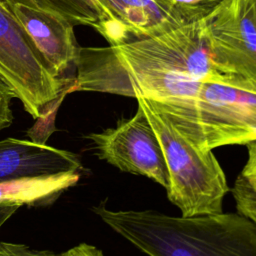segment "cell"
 Returning a JSON list of instances; mask_svg holds the SVG:
<instances>
[{
  "instance_id": "52a82bcc",
  "label": "cell",
  "mask_w": 256,
  "mask_h": 256,
  "mask_svg": "<svg viewBox=\"0 0 256 256\" xmlns=\"http://www.w3.org/2000/svg\"><path fill=\"white\" fill-rule=\"evenodd\" d=\"M100 13L95 30L110 46L148 39L183 26L161 0H93Z\"/></svg>"
},
{
  "instance_id": "ba28073f",
  "label": "cell",
  "mask_w": 256,
  "mask_h": 256,
  "mask_svg": "<svg viewBox=\"0 0 256 256\" xmlns=\"http://www.w3.org/2000/svg\"><path fill=\"white\" fill-rule=\"evenodd\" d=\"M8 6L20 22L32 42L48 63L53 74L67 81L64 77L75 62L79 50L74 34V25L63 16L51 11L29 7L7 0Z\"/></svg>"
},
{
  "instance_id": "30bf717a",
  "label": "cell",
  "mask_w": 256,
  "mask_h": 256,
  "mask_svg": "<svg viewBox=\"0 0 256 256\" xmlns=\"http://www.w3.org/2000/svg\"><path fill=\"white\" fill-rule=\"evenodd\" d=\"M80 172L22 177L0 183V204L39 206L51 204L80 180Z\"/></svg>"
},
{
  "instance_id": "7c38bea8",
  "label": "cell",
  "mask_w": 256,
  "mask_h": 256,
  "mask_svg": "<svg viewBox=\"0 0 256 256\" xmlns=\"http://www.w3.org/2000/svg\"><path fill=\"white\" fill-rule=\"evenodd\" d=\"M182 25L196 23L210 15L223 0H161Z\"/></svg>"
},
{
  "instance_id": "5b68a950",
  "label": "cell",
  "mask_w": 256,
  "mask_h": 256,
  "mask_svg": "<svg viewBox=\"0 0 256 256\" xmlns=\"http://www.w3.org/2000/svg\"><path fill=\"white\" fill-rule=\"evenodd\" d=\"M201 22L218 71L256 83V0H223Z\"/></svg>"
},
{
  "instance_id": "2e32d148",
  "label": "cell",
  "mask_w": 256,
  "mask_h": 256,
  "mask_svg": "<svg viewBox=\"0 0 256 256\" xmlns=\"http://www.w3.org/2000/svg\"><path fill=\"white\" fill-rule=\"evenodd\" d=\"M246 146L248 150V160L240 175L256 190V140L248 143Z\"/></svg>"
},
{
  "instance_id": "9a60e30c",
  "label": "cell",
  "mask_w": 256,
  "mask_h": 256,
  "mask_svg": "<svg viewBox=\"0 0 256 256\" xmlns=\"http://www.w3.org/2000/svg\"><path fill=\"white\" fill-rule=\"evenodd\" d=\"M0 256H60L49 250L31 249L25 244L0 242Z\"/></svg>"
},
{
  "instance_id": "ac0fdd59",
  "label": "cell",
  "mask_w": 256,
  "mask_h": 256,
  "mask_svg": "<svg viewBox=\"0 0 256 256\" xmlns=\"http://www.w3.org/2000/svg\"><path fill=\"white\" fill-rule=\"evenodd\" d=\"M19 206L0 204V228L17 212Z\"/></svg>"
},
{
  "instance_id": "6da1fadb",
  "label": "cell",
  "mask_w": 256,
  "mask_h": 256,
  "mask_svg": "<svg viewBox=\"0 0 256 256\" xmlns=\"http://www.w3.org/2000/svg\"><path fill=\"white\" fill-rule=\"evenodd\" d=\"M93 211L148 256H256V224L238 212L177 217L103 204Z\"/></svg>"
},
{
  "instance_id": "9c48e42d",
  "label": "cell",
  "mask_w": 256,
  "mask_h": 256,
  "mask_svg": "<svg viewBox=\"0 0 256 256\" xmlns=\"http://www.w3.org/2000/svg\"><path fill=\"white\" fill-rule=\"evenodd\" d=\"M79 156L45 143L7 138L0 141V183L22 177L82 172Z\"/></svg>"
},
{
  "instance_id": "4fadbf2b",
  "label": "cell",
  "mask_w": 256,
  "mask_h": 256,
  "mask_svg": "<svg viewBox=\"0 0 256 256\" xmlns=\"http://www.w3.org/2000/svg\"><path fill=\"white\" fill-rule=\"evenodd\" d=\"M232 194L238 213L256 224V190L244 177L239 175L234 183Z\"/></svg>"
},
{
  "instance_id": "8992f818",
  "label": "cell",
  "mask_w": 256,
  "mask_h": 256,
  "mask_svg": "<svg viewBox=\"0 0 256 256\" xmlns=\"http://www.w3.org/2000/svg\"><path fill=\"white\" fill-rule=\"evenodd\" d=\"M97 156L119 170L145 176L169 187V174L158 136L144 110L138 105L135 115L122 119L115 128L91 133Z\"/></svg>"
},
{
  "instance_id": "7a4b0ae2",
  "label": "cell",
  "mask_w": 256,
  "mask_h": 256,
  "mask_svg": "<svg viewBox=\"0 0 256 256\" xmlns=\"http://www.w3.org/2000/svg\"><path fill=\"white\" fill-rule=\"evenodd\" d=\"M150 100L201 149L256 140V83L223 74L203 81L193 98Z\"/></svg>"
},
{
  "instance_id": "3957f363",
  "label": "cell",
  "mask_w": 256,
  "mask_h": 256,
  "mask_svg": "<svg viewBox=\"0 0 256 256\" xmlns=\"http://www.w3.org/2000/svg\"><path fill=\"white\" fill-rule=\"evenodd\" d=\"M136 99L163 150L169 174L167 195L170 202L185 217L223 212V200L229 186L212 150L201 149L190 141L150 99L143 96Z\"/></svg>"
},
{
  "instance_id": "277c9868",
  "label": "cell",
  "mask_w": 256,
  "mask_h": 256,
  "mask_svg": "<svg viewBox=\"0 0 256 256\" xmlns=\"http://www.w3.org/2000/svg\"><path fill=\"white\" fill-rule=\"evenodd\" d=\"M0 77L35 120L54 117L71 93V85L53 74L7 0H0Z\"/></svg>"
},
{
  "instance_id": "8fae6325",
  "label": "cell",
  "mask_w": 256,
  "mask_h": 256,
  "mask_svg": "<svg viewBox=\"0 0 256 256\" xmlns=\"http://www.w3.org/2000/svg\"><path fill=\"white\" fill-rule=\"evenodd\" d=\"M33 8L45 9L59 14L75 25L96 28L100 13L93 0H9Z\"/></svg>"
},
{
  "instance_id": "e0dca14e",
  "label": "cell",
  "mask_w": 256,
  "mask_h": 256,
  "mask_svg": "<svg viewBox=\"0 0 256 256\" xmlns=\"http://www.w3.org/2000/svg\"><path fill=\"white\" fill-rule=\"evenodd\" d=\"M60 256H104V254L97 247L82 243L60 254Z\"/></svg>"
},
{
  "instance_id": "5bb4252c",
  "label": "cell",
  "mask_w": 256,
  "mask_h": 256,
  "mask_svg": "<svg viewBox=\"0 0 256 256\" xmlns=\"http://www.w3.org/2000/svg\"><path fill=\"white\" fill-rule=\"evenodd\" d=\"M14 98L12 89L0 77V131L10 127L13 123L11 104Z\"/></svg>"
}]
</instances>
